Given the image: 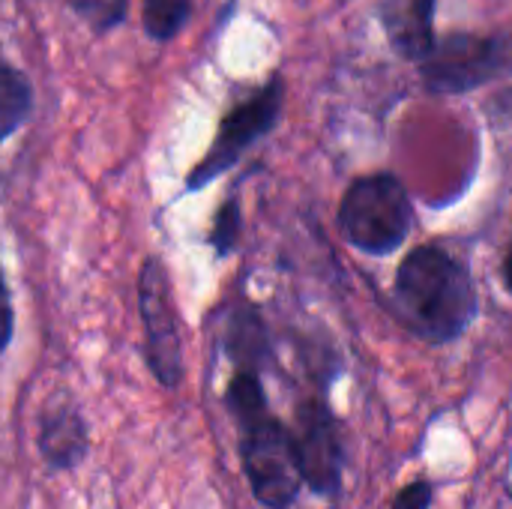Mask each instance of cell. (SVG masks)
<instances>
[{"instance_id":"1","label":"cell","mask_w":512,"mask_h":509,"mask_svg":"<svg viewBox=\"0 0 512 509\" xmlns=\"http://www.w3.org/2000/svg\"><path fill=\"white\" fill-rule=\"evenodd\" d=\"M393 315L429 345H450L477 318V288L462 258L438 243L417 246L396 270Z\"/></svg>"},{"instance_id":"2","label":"cell","mask_w":512,"mask_h":509,"mask_svg":"<svg viewBox=\"0 0 512 509\" xmlns=\"http://www.w3.org/2000/svg\"><path fill=\"white\" fill-rule=\"evenodd\" d=\"M222 402L237 426L240 465L255 501L267 509H291L303 492V483L288 423L273 414L261 372L234 369Z\"/></svg>"},{"instance_id":"3","label":"cell","mask_w":512,"mask_h":509,"mask_svg":"<svg viewBox=\"0 0 512 509\" xmlns=\"http://www.w3.org/2000/svg\"><path fill=\"white\" fill-rule=\"evenodd\" d=\"M345 240L366 255L396 252L414 231V204L402 180L390 171L354 180L339 204Z\"/></svg>"},{"instance_id":"4","label":"cell","mask_w":512,"mask_h":509,"mask_svg":"<svg viewBox=\"0 0 512 509\" xmlns=\"http://www.w3.org/2000/svg\"><path fill=\"white\" fill-rule=\"evenodd\" d=\"M282 102H285V81L279 72H273L264 87H258L252 96L237 102L222 117L210 150L186 177V192H198L210 186L213 180L228 174L261 138H267L279 123Z\"/></svg>"},{"instance_id":"5","label":"cell","mask_w":512,"mask_h":509,"mask_svg":"<svg viewBox=\"0 0 512 509\" xmlns=\"http://www.w3.org/2000/svg\"><path fill=\"white\" fill-rule=\"evenodd\" d=\"M288 432L303 489L318 498L336 501L345 486V438L327 396L321 393L300 399Z\"/></svg>"},{"instance_id":"6","label":"cell","mask_w":512,"mask_h":509,"mask_svg":"<svg viewBox=\"0 0 512 509\" xmlns=\"http://www.w3.org/2000/svg\"><path fill=\"white\" fill-rule=\"evenodd\" d=\"M417 66L423 72V84L429 93L438 96L471 93L507 72L510 42L507 33H492V36L447 33L435 39V45Z\"/></svg>"},{"instance_id":"7","label":"cell","mask_w":512,"mask_h":509,"mask_svg":"<svg viewBox=\"0 0 512 509\" xmlns=\"http://www.w3.org/2000/svg\"><path fill=\"white\" fill-rule=\"evenodd\" d=\"M138 312L144 327L147 369L159 381V387L177 390L183 381V339H180L171 279L156 255L144 258L138 273Z\"/></svg>"},{"instance_id":"8","label":"cell","mask_w":512,"mask_h":509,"mask_svg":"<svg viewBox=\"0 0 512 509\" xmlns=\"http://www.w3.org/2000/svg\"><path fill=\"white\" fill-rule=\"evenodd\" d=\"M36 450L48 471H75L90 453V426L81 405L60 393L36 417Z\"/></svg>"},{"instance_id":"9","label":"cell","mask_w":512,"mask_h":509,"mask_svg":"<svg viewBox=\"0 0 512 509\" xmlns=\"http://www.w3.org/2000/svg\"><path fill=\"white\" fill-rule=\"evenodd\" d=\"M438 0H381L378 18L390 48L411 63H420L435 45Z\"/></svg>"},{"instance_id":"10","label":"cell","mask_w":512,"mask_h":509,"mask_svg":"<svg viewBox=\"0 0 512 509\" xmlns=\"http://www.w3.org/2000/svg\"><path fill=\"white\" fill-rule=\"evenodd\" d=\"M222 345L234 369H255L264 375V369L273 363L270 333L255 303H243L228 315Z\"/></svg>"},{"instance_id":"11","label":"cell","mask_w":512,"mask_h":509,"mask_svg":"<svg viewBox=\"0 0 512 509\" xmlns=\"http://www.w3.org/2000/svg\"><path fill=\"white\" fill-rule=\"evenodd\" d=\"M33 111V87L15 69H0V144L15 135Z\"/></svg>"},{"instance_id":"12","label":"cell","mask_w":512,"mask_h":509,"mask_svg":"<svg viewBox=\"0 0 512 509\" xmlns=\"http://www.w3.org/2000/svg\"><path fill=\"white\" fill-rule=\"evenodd\" d=\"M189 12H192V0H144L141 21L150 39L171 42L189 21Z\"/></svg>"},{"instance_id":"13","label":"cell","mask_w":512,"mask_h":509,"mask_svg":"<svg viewBox=\"0 0 512 509\" xmlns=\"http://www.w3.org/2000/svg\"><path fill=\"white\" fill-rule=\"evenodd\" d=\"M69 6L93 33H108L126 18L129 0H69Z\"/></svg>"},{"instance_id":"14","label":"cell","mask_w":512,"mask_h":509,"mask_svg":"<svg viewBox=\"0 0 512 509\" xmlns=\"http://www.w3.org/2000/svg\"><path fill=\"white\" fill-rule=\"evenodd\" d=\"M240 231H243V213H240V201L237 198H228L216 219H213V228H210V246L219 258L231 255L237 240H240Z\"/></svg>"},{"instance_id":"15","label":"cell","mask_w":512,"mask_h":509,"mask_svg":"<svg viewBox=\"0 0 512 509\" xmlns=\"http://www.w3.org/2000/svg\"><path fill=\"white\" fill-rule=\"evenodd\" d=\"M432 504H435V483L420 477L396 492L390 509H432Z\"/></svg>"},{"instance_id":"16","label":"cell","mask_w":512,"mask_h":509,"mask_svg":"<svg viewBox=\"0 0 512 509\" xmlns=\"http://www.w3.org/2000/svg\"><path fill=\"white\" fill-rule=\"evenodd\" d=\"M12 336H15L12 291H9V285H6V276H3V270H0V357H3V351L9 348Z\"/></svg>"}]
</instances>
